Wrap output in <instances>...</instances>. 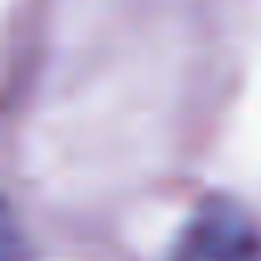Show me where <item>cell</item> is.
<instances>
[{"label":"cell","mask_w":261,"mask_h":261,"mask_svg":"<svg viewBox=\"0 0 261 261\" xmlns=\"http://www.w3.org/2000/svg\"><path fill=\"white\" fill-rule=\"evenodd\" d=\"M171 261H261V220L237 200H204L171 245Z\"/></svg>","instance_id":"1"}]
</instances>
